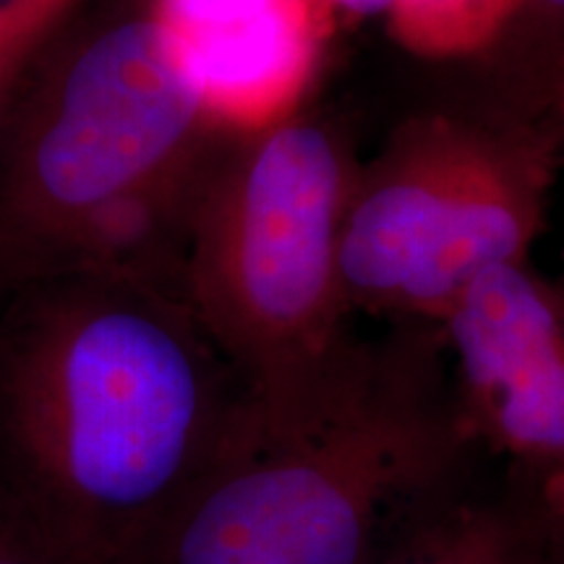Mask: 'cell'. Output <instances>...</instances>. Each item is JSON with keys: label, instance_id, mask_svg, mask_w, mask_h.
<instances>
[{"label": "cell", "instance_id": "6da1fadb", "mask_svg": "<svg viewBox=\"0 0 564 564\" xmlns=\"http://www.w3.org/2000/svg\"><path fill=\"white\" fill-rule=\"evenodd\" d=\"M251 384L165 274L0 293V489L74 564H139L228 447Z\"/></svg>", "mask_w": 564, "mask_h": 564}, {"label": "cell", "instance_id": "7a4b0ae2", "mask_svg": "<svg viewBox=\"0 0 564 564\" xmlns=\"http://www.w3.org/2000/svg\"><path fill=\"white\" fill-rule=\"evenodd\" d=\"M209 123L150 6L84 19L76 3L0 137V293L82 270L171 272Z\"/></svg>", "mask_w": 564, "mask_h": 564}, {"label": "cell", "instance_id": "3957f363", "mask_svg": "<svg viewBox=\"0 0 564 564\" xmlns=\"http://www.w3.org/2000/svg\"><path fill=\"white\" fill-rule=\"evenodd\" d=\"M444 457L426 413L340 364L253 394L139 564H382L444 507Z\"/></svg>", "mask_w": 564, "mask_h": 564}, {"label": "cell", "instance_id": "277c9868", "mask_svg": "<svg viewBox=\"0 0 564 564\" xmlns=\"http://www.w3.org/2000/svg\"><path fill=\"white\" fill-rule=\"evenodd\" d=\"M343 167L316 126L267 131L196 183L173 280L257 394L299 390L337 369L329 352Z\"/></svg>", "mask_w": 564, "mask_h": 564}, {"label": "cell", "instance_id": "5b68a950", "mask_svg": "<svg viewBox=\"0 0 564 564\" xmlns=\"http://www.w3.org/2000/svg\"><path fill=\"white\" fill-rule=\"evenodd\" d=\"M533 223V196L507 181L403 175L340 223L337 278L358 295L447 312L478 274L520 262Z\"/></svg>", "mask_w": 564, "mask_h": 564}, {"label": "cell", "instance_id": "8992f818", "mask_svg": "<svg viewBox=\"0 0 564 564\" xmlns=\"http://www.w3.org/2000/svg\"><path fill=\"white\" fill-rule=\"evenodd\" d=\"M465 398L486 436L525 470L533 497L564 494V295L497 264L447 308Z\"/></svg>", "mask_w": 564, "mask_h": 564}, {"label": "cell", "instance_id": "52a82bcc", "mask_svg": "<svg viewBox=\"0 0 564 564\" xmlns=\"http://www.w3.org/2000/svg\"><path fill=\"white\" fill-rule=\"evenodd\" d=\"M212 121L264 126L291 105L316 58L312 0H147Z\"/></svg>", "mask_w": 564, "mask_h": 564}, {"label": "cell", "instance_id": "ba28073f", "mask_svg": "<svg viewBox=\"0 0 564 564\" xmlns=\"http://www.w3.org/2000/svg\"><path fill=\"white\" fill-rule=\"evenodd\" d=\"M382 564H535L533 499L447 502Z\"/></svg>", "mask_w": 564, "mask_h": 564}, {"label": "cell", "instance_id": "9c48e42d", "mask_svg": "<svg viewBox=\"0 0 564 564\" xmlns=\"http://www.w3.org/2000/svg\"><path fill=\"white\" fill-rule=\"evenodd\" d=\"M520 0H392L394 30L426 55H457L481 47L502 30Z\"/></svg>", "mask_w": 564, "mask_h": 564}, {"label": "cell", "instance_id": "30bf717a", "mask_svg": "<svg viewBox=\"0 0 564 564\" xmlns=\"http://www.w3.org/2000/svg\"><path fill=\"white\" fill-rule=\"evenodd\" d=\"M79 0H0V137L47 37Z\"/></svg>", "mask_w": 564, "mask_h": 564}, {"label": "cell", "instance_id": "8fae6325", "mask_svg": "<svg viewBox=\"0 0 564 564\" xmlns=\"http://www.w3.org/2000/svg\"><path fill=\"white\" fill-rule=\"evenodd\" d=\"M0 564H74L0 489Z\"/></svg>", "mask_w": 564, "mask_h": 564}, {"label": "cell", "instance_id": "7c38bea8", "mask_svg": "<svg viewBox=\"0 0 564 564\" xmlns=\"http://www.w3.org/2000/svg\"><path fill=\"white\" fill-rule=\"evenodd\" d=\"M531 499L535 507V564H564V494Z\"/></svg>", "mask_w": 564, "mask_h": 564}, {"label": "cell", "instance_id": "4fadbf2b", "mask_svg": "<svg viewBox=\"0 0 564 564\" xmlns=\"http://www.w3.org/2000/svg\"><path fill=\"white\" fill-rule=\"evenodd\" d=\"M329 3L340 6V9L358 13V17H369V13H390L392 0H329Z\"/></svg>", "mask_w": 564, "mask_h": 564}, {"label": "cell", "instance_id": "5bb4252c", "mask_svg": "<svg viewBox=\"0 0 564 564\" xmlns=\"http://www.w3.org/2000/svg\"><path fill=\"white\" fill-rule=\"evenodd\" d=\"M539 3L544 6V9L554 11V13H562V17H564V0H539Z\"/></svg>", "mask_w": 564, "mask_h": 564}]
</instances>
